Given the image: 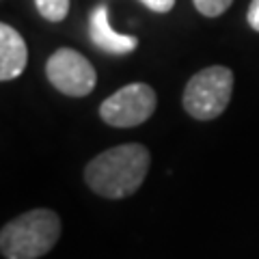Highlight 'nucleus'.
<instances>
[{
	"label": "nucleus",
	"instance_id": "39448f33",
	"mask_svg": "<svg viewBox=\"0 0 259 259\" xmlns=\"http://www.w3.org/2000/svg\"><path fill=\"white\" fill-rule=\"evenodd\" d=\"M46 76L50 84L69 97H84L95 89L97 74L87 56L71 50L59 48L46 63Z\"/></svg>",
	"mask_w": 259,
	"mask_h": 259
},
{
	"label": "nucleus",
	"instance_id": "9d476101",
	"mask_svg": "<svg viewBox=\"0 0 259 259\" xmlns=\"http://www.w3.org/2000/svg\"><path fill=\"white\" fill-rule=\"evenodd\" d=\"M141 3L156 13H168L175 7V0H141Z\"/></svg>",
	"mask_w": 259,
	"mask_h": 259
},
{
	"label": "nucleus",
	"instance_id": "0eeeda50",
	"mask_svg": "<svg viewBox=\"0 0 259 259\" xmlns=\"http://www.w3.org/2000/svg\"><path fill=\"white\" fill-rule=\"evenodd\" d=\"M28 63L26 41L9 24H0V80L9 82L18 78Z\"/></svg>",
	"mask_w": 259,
	"mask_h": 259
},
{
	"label": "nucleus",
	"instance_id": "9b49d317",
	"mask_svg": "<svg viewBox=\"0 0 259 259\" xmlns=\"http://www.w3.org/2000/svg\"><path fill=\"white\" fill-rule=\"evenodd\" d=\"M248 24H250V28L259 32V0H250V7H248Z\"/></svg>",
	"mask_w": 259,
	"mask_h": 259
},
{
	"label": "nucleus",
	"instance_id": "20e7f679",
	"mask_svg": "<svg viewBox=\"0 0 259 259\" xmlns=\"http://www.w3.org/2000/svg\"><path fill=\"white\" fill-rule=\"evenodd\" d=\"M156 104V91L149 84L134 82L106 97L100 106V117L112 127H136L153 115Z\"/></svg>",
	"mask_w": 259,
	"mask_h": 259
},
{
	"label": "nucleus",
	"instance_id": "f03ea898",
	"mask_svg": "<svg viewBox=\"0 0 259 259\" xmlns=\"http://www.w3.org/2000/svg\"><path fill=\"white\" fill-rule=\"evenodd\" d=\"M61 238V218L48 207H37L9 221L0 231V250L7 259H37L50 253Z\"/></svg>",
	"mask_w": 259,
	"mask_h": 259
},
{
	"label": "nucleus",
	"instance_id": "7ed1b4c3",
	"mask_svg": "<svg viewBox=\"0 0 259 259\" xmlns=\"http://www.w3.org/2000/svg\"><path fill=\"white\" fill-rule=\"evenodd\" d=\"M233 93V71L223 65L201 69L184 89V108L199 121H212L221 117L229 106Z\"/></svg>",
	"mask_w": 259,
	"mask_h": 259
},
{
	"label": "nucleus",
	"instance_id": "f257e3e1",
	"mask_svg": "<svg viewBox=\"0 0 259 259\" xmlns=\"http://www.w3.org/2000/svg\"><path fill=\"white\" fill-rule=\"evenodd\" d=\"M151 156L145 145L127 143L95 156L84 168V180L95 194L123 199L141 188L149 171Z\"/></svg>",
	"mask_w": 259,
	"mask_h": 259
},
{
	"label": "nucleus",
	"instance_id": "1a4fd4ad",
	"mask_svg": "<svg viewBox=\"0 0 259 259\" xmlns=\"http://www.w3.org/2000/svg\"><path fill=\"white\" fill-rule=\"evenodd\" d=\"M197 11L205 18H218L221 13H225L231 7L233 0H192Z\"/></svg>",
	"mask_w": 259,
	"mask_h": 259
},
{
	"label": "nucleus",
	"instance_id": "423d86ee",
	"mask_svg": "<svg viewBox=\"0 0 259 259\" xmlns=\"http://www.w3.org/2000/svg\"><path fill=\"white\" fill-rule=\"evenodd\" d=\"M89 35H91V41L97 50H102L106 54H115V56L134 52L136 46H139V39L136 37L121 35V32L112 30L106 5H100L91 11V18H89Z\"/></svg>",
	"mask_w": 259,
	"mask_h": 259
},
{
	"label": "nucleus",
	"instance_id": "6e6552de",
	"mask_svg": "<svg viewBox=\"0 0 259 259\" xmlns=\"http://www.w3.org/2000/svg\"><path fill=\"white\" fill-rule=\"evenodd\" d=\"M35 5L48 22H63L69 13V0H35Z\"/></svg>",
	"mask_w": 259,
	"mask_h": 259
}]
</instances>
